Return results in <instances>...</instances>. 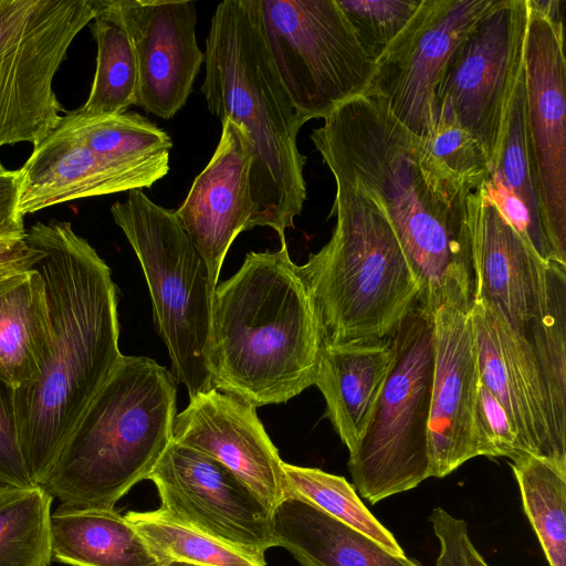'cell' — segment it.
Segmentation results:
<instances>
[{
	"label": "cell",
	"instance_id": "obj_21",
	"mask_svg": "<svg viewBox=\"0 0 566 566\" xmlns=\"http://www.w3.org/2000/svg\"><path fill=\"white\" fill-rule=\"evenodd\" d=\"M166 175L116 165L57 125L18 170V211L24 218L75 199L149 188Z\"/></svg>",
	"mask_w": 566,
	"mask_h": 566
},
{
	"label": "cell",
	"instance_id": "obj_6",
	"mask_svg": "<svg viewBox=\"0 0 566 566\" xmlns=\"http://www.w3.org/2000/svg\"><path fill=\"white\" fill-rule=\"evenodd\" d=\"M329 241L300 270L313 294L325 344L382 339L418 301L420 286L382 208L335 178Z\"/></svg>",
	"mask_w": 566,
	"mask_h": 566
},
{
	"label": "cell",
	"instance_id": "obj_1",
	"mask_svg": "<svg viewBox=\"0 0 566 566\" xmlns=\"http://www.w3.org/2000/svg\"><path fill=\"white\" fill-rule=\"evenodd\" d=\"M27 240L42 256L51 342L32 384L14 389L19 441L29 474L42 485L75 423L123 354L111 269L69 221L38 222Z\"/></svg>",
	"mask_w": 566,
	"mask_h": 566
},
{
	"label": "cell",
	"instance_id": "obj_8",
	"mask_svg": "<svg viewBox=\"0 0 566 566\" xmlns=\"http://www.w3.org/2000/svg\"><path fill=\"white\" fill-rule=\"evenodd\" d=\"M391 338L392 368L370 423L348 460L353 486L371 504L430 478L433 313L416 303Z\"/></svg>",
	"mask_w": 566,
	"mask_h": 566
},
{
	"label": "cell",
	"instance_id": "obj_20",
	"mask_svg": "<svg viewBox=\"0 0 566 566\" xmlns=\"http://www.w3.org/2000/svg\"><path fill=\"white\" fill-rule=\"evenodd\" d=\"M251 158V147L242 129L230 119L222 120L213 156L176 210L206 263L213 291L230 245L240 232L253 229Z\"/></svg>",
	"mask_w": 566,
	"mask_h": 566
},
{
	"label": "cell",
	"instance_id": "obj_17",
	"mask_svg": "<svg viewBox=\"0 0 566 566\" xmlns=\"http://www.w3.org/2000/svg\"><path fill=\"white\" fill-rule=\"evenodd\" d=\"M473 300L495 304L524 334L545 305L548 266L501 212L484 184L465 199Z\"/></svg>",
	"mask_w": 566,
	"mask_h": 566
},
{
	"label": "cell",
	"instance_id": "obj_36",
	"mask_svg": "<svg viewBox=\"0 0 566 566\" xmlns=\"http://www.w3.org/2000/svg\"><path fill=\"white\" fill-rule=\"evenodd\" d=\"M474 420L479 455L513 461L525 453L506 411L481 380Z\"/></svg>",
	"mask_w": 566,
	"mask_h": 566
},
{
	"label": "cell",
	"instance_id": "obj_19",
	"mask_svg": "<svg viewBox=\"0 0 566 566\" xmlns=\"http://www.w3.org/2000/svg\"><path fill=\"white\" fill-rule=\"evenodd\" d=\"M482 384L514 424L525 453L566 462L553 436L547 397L526 337L493 303L471 305Z\"/></svg>",
	"mask_w": 566,
	"mask_h": 566
},
{
	"label": "cell",
	"instance_id": "obj_29",
	"mask_svg": "<svg viewBox=\"0 0 566 566\" xmlns=\"http://www.w3.org/2000/svg\"><path fill=\"white\" fill-rule=\"evenodd\" d=\"M523 335L545 388L553 436L566 453V266L549 263L545 305Z\"/></svg>",
	"mask_w": 566,
	"mask_h": 566
},
{
	"label": "cell",
	"instance_id": "obj_22",
	"mask_svg": "<svg viewBox=\"0 0 566 566\" xmlns=\"http://www.w3.org/2000/svg\"><path fill=\"white\" fill-rule=\"evenodd\" d=\"M394 360L391 335L323 347L315 386L324 396L326 416L349 453L370 423Z\"/></svg>",
	"mask_w": 566,
	"mask_h": 566
},
{
	"label": "cell",
	"instance_id": "obj_14",
	"mask_svg": "<svg viewBox=\"0 0 566 566\" xmlns=\"http://www.w3.org/2000/svg\"><path fill=\"white\" fill-rule=\"evenodd\" d=\"M148 480L174 518L261 559L275 547L272 511L216 459L172 440Z\"/></svg>",
	"mask_w": 566,
	"mask_h": 566
},
{
	"label": "cell",
	"instance_id": "obj_18",
	"mask_svg": "<svg viewBox=\"0 0 566 566\" xmlns=\"http://www.w3.org/2000/svg\"><path fill=\"white\" fill-rule=\"evenodd\" d=\"M172 440L222 463L272 512L286 496L283 461L256 408L212 388L190 398L177 413Z\"/></svg>",
	"mask_w": 566,
	"mask_h": 566
},
{
	"label": "cell",
	"instance_id": "obj_23",
	"mask_svg": "<svg viewBox=\"0 0 566 566\" xmlns=\"http://www.w3.org/2000/svg\"><path fill=\"white\" fill-rule=\"evenodd\" d=\"M275 546L300 566H420L296 496H285L272 512Z\"/></svg>",
	"mask_w": 566,
	"mask_h": 566
},
{
	"label": "cell",
	"instance_id": "obj_5",
	"mask_svg": "<svg viewBox=\"0 0 566 566\" xmlns=\"http://www.w3.org/2000/svg\"><path fill=\"white\" fill-rule=\"evenodd\" d=\"M177 381L149 357L123 355L60 450L43 486L62 505L113 510L172 441Z\"/></svg>",
	"mask_w": 566,
	"mask_h": 566
},
{
	"label": "cell",
	"instance_id": "obj_43",
	"mask_svg": "<svg viewBox=\"0 0 566 566\" xmlns=\"http://www.w3.org/2000/svg\"><path fill=\"white\" fill-rule=\"evenodd\" d=\"M9 170L0 161V176L7 174Z\"/></svg>",
	"mask_w": 566,
	"mask_h": 566
},
{
	"label": "cell",
	"instance_id": "obj_32",
	"mask_svg": "<svg viewBox=\"0 0 566 566\" xmlns=\"http://www.w3.org/2000/svg\"><path fill=\"white\" fill-rule=\"evenodd\" d=\"M53 496L41 485L0 489V566H49Z\"/></svg>",
	"mask_w": 566,
	"mask_h": 566
},
{
	"label": "cell",
	"instance_id": "obj_15",
	"mask_svg": "<svg viewBox=\"0 0 566 566\" xmlns=\"http://www.w3.org/2000/svg\"><path fill=\"white\" fill-rule=\"evenodd\" d=\"M433 356L430 478H444L479 457L474 416L481 378L470 310L447 305L433 313Z\"/></svg>",
	"mask_w": 566,
	"mask_h": 566
},
{
	"label": "cell",
	"instance_id": "obj_40",
	"mask_svg": "<svg viewBox=\"0 0 566 566\" xmlns=\"http://www.w3.org/2000/svg\"><path fill=\"white\" fill-rule=\"evenodd\" d=\"M18 170L0 176V238L23 237L27 230L18 211Z\"/></svg>",
	"mask_w": 566,
	"mask_h": 566
},
{
	"label": "cell",
	"instance_id": "obj_4",
	"mask_svg": "<svg viewBox=\"0 0 566 566\" xmlns=\"http://www.w3.org/2000/svg\"><path fill=\"white\" fill-rule=\"evenodd\" d=\"M201 85L209 111L239 126L251 147L252 226L281 242L306 200L298 116L270 53L260 0H226L211 20Z\"/></svg>",
	"mask_w": 566,
	"mask_h": 566
},
{
	"label": "cell",
	"instance_id": "obj_31",
	"mask_svg": "<svg viewBox=\"0 0 566 566\" xmlns=\"http://www.w3.org/2000/svg\"><path fill=\"white\" fill-rule=\"evenodd\" d=\"M511 467L548 566H566V462L524 453Z\"/></svg>",
	"mask_w": 566,
	"mask_h": 566
},
{
	"label": "cell",
	"instance_id": "obj_9",
	"mask_svg": "<svg viewBox=\"0 0 566 566\" xmlns=\"http://www.w3.org/2000/svg\"><path fill=\"white\" fill-rule=\"evenodd\" d=\"M260 9L270 53L305 123L366 93L375 60L336 0H260Z\"/></svg>",
	"mask_w": 566,
	"mask_h": 566
},
{
	"label": "cell",
	"instance_id": "obj_13",
	"mask_svg": "<svg viewBox=\"0 0 566 566\" xmlns=\"http://www.w3.org/2000/svg\"><path fill=\"white\" fill-rule=\"evenodd\" d=\"M525 120L543 226L555 261L566 266V60L564 23L527 0Z\"/></svg>",
	"mask_w": 566,
	"mask_h": 566
},
{
	"label": "cell",
	"instance_id": "obj_35",
	"mask_svg": "<svg viewBox=\"0 0 566 566\" xmlns=\"http://www.w3.org/2000/svg\"><path fill=\"white\" fill-rule=\"evenodd\" d=\"M365 51L376 61L405 28L421 0H336Z\"/></svg>",
	"mask_w": 566,
	"mask_h": 566
},
{
	"label": "cell",
	"instance_id": "obj_24",
	"mask_svg": "<svg viewBox=\"0 0 566 566\" xmlns=\"http://www.w3.org/2000/svg\"><path fill=\"white\" fill-rule=\"evenodd\" d=\"M484 186L501 212L546 263L555 262L541 216L526 136L523 73L511 98L499 146ZM559 264V263H558Z\"/></svg>",
	"mask_w": 566,
	"mask_h": 566
},
{
	"label": "cell",
	"instance_id": "obj_28",
	"mask_svg": "<svg viewBox=\"0 0 566 566\" xmlns=\"http://www.w3.org/2000/svg\"><path fill=\"white\" fill-rule=\"evenodd\" d=\"M91 25L97 44L90 95L78 109L87 115L122 114L136 105L138 69L117 0H93Z\"/></svg>",
	"mask_w": 566,
	"mask_h": 566
},
{
	"label": "cell",
	"instance_id": "obj_39",
	"mask_svg": "<svg viewBox=\"0 0 566 566\" xmlns=\"http://www.w3.org/2000/svg\"><path fill=\"white\" fill-rule=\"evenodd\" d=\"M41 256L42 252L25 235L0 238V281L32 270Z\"/></svg>",
	"mask_w": 566,
	"mask_h": 566
},
{
	"label": "cell",
	"instance_id": "obj_37",
	"mask_svg": "<svg viewBox=\"0 0 566 566\" xmlns=\"http://www.w3.org/2000/svg\"><path fill=\"white\" fill-rule=\"evenodd\" d=\"M13 390L0 380V489L36 485L20 447Z\"/></svg>",
	"mask_w": 566,
	"mask_h": 566
},
{
	"label": "cell",
	"instance_id": "obj_7",
	"mask_svg": "<svg viewBox=\"0 0 566 566\" xmlns=\"http://www.w3.org/2000/svg\"><path fill=\"white\" fill-rule=\"evenodd\" d=\"M111 213L142 265L172 375L190 398L212 389L208 350L214 291L176 210L134 189L111 207Z\"/></svg>",
	"mask_w": 566,
	"mask_h": 566
},
{
	"label": "cell",
	"instance_id": "obj_3",
	"mask_svg": "<svg viewBox=\"0 0 566 566\" xmlns=\"http://www.w3.org/2000/svg\"><path fill=\"white\" fill-rule=\"evenodd\" d=\"M325 345L319 314L286 241L249 252L217 285L208 368L212 388L255 408L283 403L315 385Z\"/></svg>",
	"mask_w": 566,
	"mask_h": 566
},
{
	"label": "cell",
	"instance_id": "obj_16",
	"mask_svg": "<svg viewBox=\"0 0 566 566\" xmlns=\"http://www.w3.org/2000/svg\"><path fill=\"white\" fill-rule=\"evenodd\" d=\"M138 69L136 105L165 119L192 92L205 53L196 40L192 1L117 0Z\"/></svg>",
	"mask_w": 566,
	"mask_h": 566
},
{
	"label": "cell",
	"instance_id": "obj_11",
	"mask_svg": "<svg viewBox=\"0 0 566 566\" xmlns=\"http://www.w3.org/2000/svg\"><path fill=\"white\" fill-rule=\"evenodd\" d=\"M527 22V0H497L452 56L437 92V114H451L490 164L523 73Z\"/></svg>",
	"mask_w": 566,
	"mask_h": 566
},
{
	"label": "cell",
	"instance_id": "obj_34",
	"mask_svg": "<svg viewBox=\"0 0 566 566\" xmlns=\"http://www.w3.org/2000/svg\"><path fill=\"white\" fill-rule=\"evenodd\" d=\"M286 496L302 499L368 535L396 555H406L395 536L365 506L343 476L283 462Z\"/></svg>",
	"mask_w": 566,
	"mask_h": 566
},
{
	"label": "cell",
	"instance_id": "obj_41",
	"mask_svg": "<svg viewBox=\"0 0 566 566\" xmlns=\"http://www.w3.org/2000/svg\"><path fill=\"white\" fill-rule=\"evenodd\" d=\"M467 562L468 566H490L480 552L475 548L472 541L469 542L467 547Z\"/></svg>",
	"mask_w": 566,
	"mask_h": 566
},
{
	"label": "cell",
	"instance_id": "obj_42",
	"mask_svg": "<svg viewBox=\"0 0 566 566\" xmlns=\"http://www.w3.org/2000/svg\"><path fill=\"white\" fill-rule=\"evenodd\" d=\"M158 566H198L195 564L186 563V562H179V560H167V562H160Z\"/></svg>",
	"mask_w": 566,
	"mask_h": 566
},
{
	"label": "cell",
	"instance_id": "obj_2",
	"mask_svg": "<svg viewBox=\"0 0 566 566\" xmlns=\"http://www.w3.org/2000/svg\"><path fill=\"white\" fill-rule=\"evenodd\" d=\"M311 139L334 179L377 200L418 280L417 303L470 310L474 276L465 202L438 191L419 164V137L371 95L329 113Z\"/></svg>",
	"mask_w": 566,
	"mask_h": 566
},
{
	"label": "cell",
	"instance_id": "obj_26",
	"mask_svg": "<svg viewBox=\"0 0 566 566\" xmlns=\"http://www.w3.org/2000/svg\"><path fill=\"white\" fill-rule=\"evenodd\" d=\"M52 560L71 566H158L148 545L115 509L60 505L50 518Z\"/></svg>",
	"mask_w": 566,
	"mask_h": 566
},
{
	"label": "cell",
	"instance_id": "obj_30",
	"mask_svg": "<svg viewBox=\"0 0 566 566\" xmlns=\"http://www.w3.org/2000/svg\"><path fill=\"white\" fill-rule=\"evenodd\" d=\"M419 164L432 186L464 203L490 177L482 145L447 112H439L430 132L419 137Z\"/></svg>",
	"mask_w": 566,
	"mask_h": 566
},
{
	"label": "cell",
	"instance_id": "obj_12",
	"mask_svg": "<svg viewBox=\"0 0 566 566\" xmlns=\"http://www.w3.org/2000/svg\"><path fill=\"white\" fill-rule=\"evenodd\" d=\"M497 0H421L375 61L364 95L378 98L411 134L426 136L437 119V92L452 56Z\"/></svg>",
	"mask_w": 566,
	"mask_h": 566
},
{
	"label": "cell",
	"instance_id": "obj_10",
	"mask_svg": "<svg viewBox=\"0 0 566 566\" xmlns=\"http://www.w3.org/2000/svg\"><path fill=\"white\" fill-rule=\"evenodd\" d=\"M93 0H0V147L33 146L61 122L54 76Z\"/></svg>",
	"mask_w": 566,
	"mask_h": 566
},
{
	"label": "cell",
	"instance_id": "obj_27",
	"mask_svg": "<svg viewBox=\"0 0 566 566\" xmlns=\"http://www.w3.org/2000/svg\"><path fill=\"white\" fill-rule=\"evenodd\" d=\"M59 126L116 165L169 170L170 137L138 113L87 115L77 108L63 115Z\"/></svg>",
	"mask_w": 566,
	"mask_h": 566
},
{
	"label": "cell",
	"instance_id": "obj_25",
	"mask_svg": "<svg viewBox=\"0 0 566 566\" xmlns=\"http://www.w3.org/2000/svg\"><path fill=\"white\" fill-rule=\"evenodd\" d=\"M44 282L32 270L0 281V380L13 389L39 377L50 352Z\"/></svg>",
	"mask_w": 566,
	"mask_h": 566
},
{
	"label": "cell",
	"instance_id": "obj_33",
	"mask_svg": "<svg viewBox=\"0 0 566 566\" xmlns=\"http://www.w3.org/2000/svg\"><path fill=\"white\" fill-rule=\"evenodd\" d=\"M160 562L179 560L198 566H266L265 559L242 552L160 509L125 514Z\"/></svg>",
	"mask_w": 566,
	"mask_h": 566
},
{
	"label": "cell",
	"instance_id": "obj_38",
	"mask_svg": "<svg viewBox=\"0 0 566 566\" xmlns=\"http://www.w3.org/2000/svg\"><path fill=\"white\" fill-rule=\"evenodd\" d=\"M429 520L440 547L436 566H468L467 547L471 538L467 522L440 506L433 509Z\"/></svg>",
	"mask_w": 566,
	"mask_h": 566
}]
</instances>
